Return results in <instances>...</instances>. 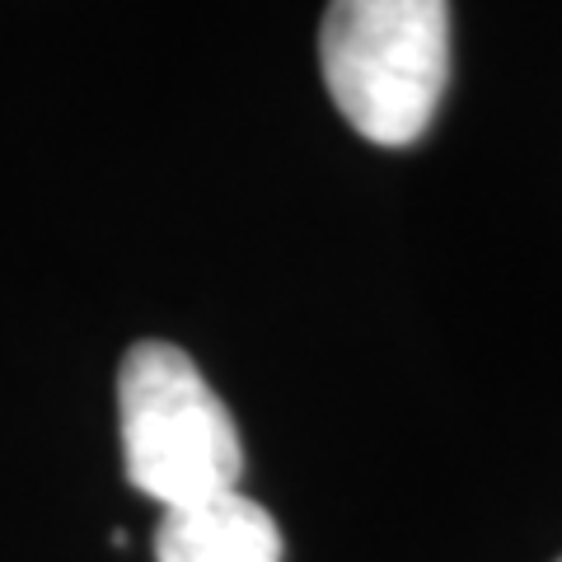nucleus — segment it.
Masks as SVG:
<instances>
[{"mask_svg": "<svg viewBox=\"0 0 562 562\" xmlns=\"http://www.w3.org/2000/svg\"><path fill=\"white\" fill-rule=\"evenodd\" d=\"M155 562H281V530L244 492L173 506L155 530Z\"/></svg>", "mask_w": 562, "mask_h": 562, "instance_id": "obj_3", "label": "nucleus"}, {"mask_svg": "<svg viewBox=\"0 0 562 562\" xmlns=\"http://www.w3.org/2000/svg\"><path fill=\"white\" fill-rule=\"evenodd\" d=\"M319 66L366 140L413 146L450 80V0H328Z\"/></svg>", "mask_w": 562, "mask_h": 562, "instance_id": "obj_1", "label": "nucleus"}, {"mask_svg": "<svg viewBox=\"0 0 562 562\" xmlns=\"http://www.w3.org/2000/svg\"><path fill=\"white\" fill-rule=\"evenodd\" d=\"M117 422L127 483L160 502V512L239 487L244 446L235 417L183 347L136 342L122 357Z\"/></svg>", "mask_w": 562, "mask_h": 562, "instance_id": "obj_2", "label": "nucleus"}]
</instances>
